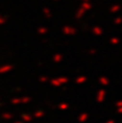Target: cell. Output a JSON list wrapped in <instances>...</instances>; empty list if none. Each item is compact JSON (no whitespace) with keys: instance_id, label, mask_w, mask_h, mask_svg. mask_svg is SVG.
Returning a JSON list of instances; mask_svg holds the SVG:
<instances>
[{"instance_id":"6da1fadb","label":"cell","mask_w":122,"mask_h":123,"mask_svg":"<svg viewBox=\"0 0 122 123\" xmlns=\"http://www.w3.org/2000/svg\"><path fill=\"white\" fill-rule=\"evenodd\" d=\"M80 8L83 9L85 12H88V11H90L91 9H92V3H91L90 1H82Z\"/></svg>"},{"instance_id":"7a4b0ae2","label":"cell","mask_w":122,"mask_h":123,"mask_svg":"<svg viewBox=\"0 0 122 123\" xmlns=\"http://www.w3.org/2000/svg\"><path fill=\"white\" fill-rule=\"evenodd\" d=\"M84 14H85V11H84L83 9L79 8L77 11V13H76V17H77V18H80V17H82Z\"/></svg>"},{"instance_id":"3957f363","label":"cell","mask_w":122,"mask_h":123,"mask_svg":"<svg viewBox=\"0 0 122 123\" xmlns=\"http://www.w3.org/2000/svg\"><path fill=\"white\" fill-rule=\"evenodd\" d=\"M120 8H121V6H119V4H114V6H110V12H111V13H116V12H118V11H120Z\"/></svg>"},{"instance_id":"277c9868","label":"cell","mask_w":122,"mask_h":123,"mask_svg":"<svg viewBox=\"0 0 122 123\" xmlns=\"http://www.w3.org/2000/svg\"><path fill=\"white\" fill-rule=\"evenodd\" d=\"M43 13H44V15L47 17H51V11H50L49 8H44V9H43Z\"/></svg>"},{"instance_id":"5b68a950","label":"cell","mask_w":122,"mask_h":123,"mask_svg":"<svg viewBox=\"0 0 122 123\" xmlns=\"http://www.w3.org/2000/svg\"><path fill=\"white\" fill-rule=\"evenodd\" d=\"M64 30H65L66 32H68V34L75 32V29H73V28H71V27H65V28H64Z\"/></svg>"},{"instance_id":"8992f818","label":"cell","mask_w":122,"mask_h":123,"mask_svg":"<svg viewBox=\"0 0 122 123\" xmlns=\"http://www.w3.org/2000/svg\"><path fill=\"white\" fill-rule=\"evenodd\" d=\"M121 22H122V18H121V17H117V18L115 19V23H116V24H120Z\"/></svg>"},{"instance_id":"52a82bcc","label":"cell","mask_w":122,"mask_h":123,"mask_svg":"<svg viewBox=\"0 0 122 123\" xmlns=\"http://www.w3.org/2000/svg\"><path fill=\"white\" fill-rule=\"evenodd\" d=\"M94 32H96V34H99V32H102L101 28H98V27H95V28H94Z\"/></svg>"},{"instance_id":"ba28073f","label":"cell","mask_w":122,"mask_h":123,"mask_svg":"<svg viewBox=\"0 0 122 123\" xmlns=\"http://www.w3.org/2000/svg\"><path fill=\"white\" fill-rule=\"evenodd\" d=\"M81 1H90V0H81Z\"/></svg>"},{"instance_id":"9c48e42d","label":"cell","mask_w":122,"mask_h":123,"mask_svg":"<svg viewBox=\"0 0 122 123\" xmlns=\"http://www.w3.org/2000/svg\"><path fill=\"white\" fill-rule=\"evenodd\" d=\"M55 1H60V0H55Z\"/></svg>"}]
</instances>
